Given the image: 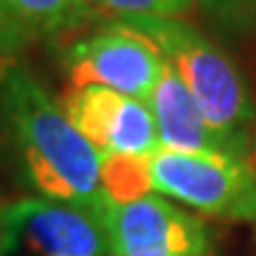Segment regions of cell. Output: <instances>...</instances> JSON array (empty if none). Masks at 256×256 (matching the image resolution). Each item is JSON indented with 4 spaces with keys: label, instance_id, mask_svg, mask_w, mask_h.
Instances as JSON below:
<instances>
[{
    "label": "cell",
    "instance_id": "6da1fadb",
    "mask_svg": "<svg viewBox=\"0 0 256 256\" xmlns=\"http://www.w3.org/2000/svg\"><path fill=\"white\" fill-rule=\"evenodd\" d=\"M0 115L29 183L44 199L104 214L110 202L100 183L102 152L86 142L29 68L18 63L0 68Z\"/></svg>",
    "mask_w": 256,
    "mask_h": 256
},
{
    "label": "cell",
    "instance_id": "7a4b0ae2",
    "mask_svg": "<svg viewBox=\"0 0 256 256\" xmlns=\"http://www.w3.org/2000/svg\"><path fill=\"white\" fill-rule=\"evenodd\" d=\"M144 32L162 50L170 68L191 92L209 126L230 142L248 149V123L254 120V102L236 63L212 40L178 18H136L128 21Z\"/></svg>",
    "mask_w": 256,
    "mask_h": 256
},
{
    "label": "cell",
    "instance_id": "3957f363",
    "mask_svg": "<svg viewBox=\"0 0 256 256\" xmlns=\"http://www.w3.org/2000/svg\"><path fill=\"white\" fill-rule=\"evenodd\" d=\"M152 191L220 220H256V170L248 160L157 149L149 157Z\"/></svg>",
    "mask_w": 256,
    "mask_h": 256
},
{
    "label": "cell",
    "instance_id": "277c9868",
    "mask_svg": "<svg viewBox=\"0 0 256 256\" xmlns=\"http://www.w3.org/2000/svg\"><path fill=\"white\" fill-rule=\"evenodd\" d=\"M165 66L162 50L128 21H112L63 52L71 86H108L144 102L154 92Z\"/></svg>",
    "mask_w": 256,
    "mask_h": 256
},
{
    "label": "cell",
    "instance_id": "5b68a950",
    "mask_svg": "<svg viewBox=\"0 0 256 256\" xmlns=\"http://www.w3.org/2000/svg\"><path fill=\"white\" fill-rule=\"evenodd\" d=\"M0 248L8 256H108L102 217L55 199H18L0 209Z\"/></svg>",
    "mask_w": 256,
    "mask_h": 256
},
{
    "label": "cell",
    "instance_id": "8992f818",
    "mask_svg": "<svg viewBox=\"0 0 256 256\" xmlns=\"http://www.w3.org/2000/svg\"><path fill=\"white\" fill-rule=\"evenodd\" d=\"M102 222L110 256H212L206 225L165 196L110 204Z\"/></svg>",
    "mask_w": 256,
    "mask_h": 256
},
{
    "label": "cell",
    "instance_id": "52a82bcc",
    "mask_svg": "<svg viewBox=\"0 0 256 256\" xmlns=\"http://www.w3.org/2000/svg\"><path fill=\"white\" fill-rule=\"evenodd\" d=\"M60 104L71 123L102 154L152 157L160 149L154 115L144 100L108 86H71Z\"/></svg>",
    "mask_w": 256,
    "mask_h": 256
},
{
    "label": "cell",
    "instance_id": "ba28073f",
    "mask_svg": "<svg viewBox=\"0 0 256 256\" xmlns=\"http://www.w3.org/2000/svg\"><path fill=\"white\" fill-rule=\"evenodd\" d=\"M149 110L154 115L157 136L162 149L176 152H206V154H230L248 160V152L240 144L230 142L228 136L214 131L204 118L202 108L191 97V92L178 78V74L165 66L154 92L146 100Z\"/></svg>",
    "mask_w": 256,
    "mask_h": 256
},
{
    "label": "cell",
    "instance_id": "9c48e42d",
    "mask_svg": "<svg viewBox=\"0 0 256 256\" xmlns=\"http://www.w3.org/2000/svg\"><path fill=\"white\" fill-rule=\"evenodd\" d=\"M89 10V0H0V55L26 50L78 24Z\"/></svg>",
    "mask_w": 256,
    "mask_h": 256
},
{
    "label": "cell",
    "instance_id": "30bf717a",
    "mask_svg": "<svg viewBox=\"0 0 256 256\" xmlns=\"http://www.w3.org/2000/svg\"><path fill=\"white\" fill-rule=\"evenodd\" d=\"M100 183L110 204H131L152 191L149 157L134 154H102Z\"/></svg>",
    "mask_w": 256,
    "mask_h": 256
},
{
    "label": "cell",
    "instance_id": "8fae6325",
    "mask_svg": "<svg viewBox=\"0 0 256 256\" xmlns=\"http://www.w3.org/2000/svg\"><path fill=\"white\" fill-rule=\"evenodd\" d=\"M94 10L118 16L120 21L136 18H176L186 14L196 0H89Z\"/></svg>",
    "mask_w": 256,
    "mask_h": 256
},
{
    "label": "cell",
    "instance_id": "7c38bea8",
    "mask_svg": "<svg viewBox=\"0 0 256 256\" xmlns=\"http://www.w3.org/2000/svg\"><path fill=\"white\" fill-rule=\"evenodd\" d=\"M248 165L256 170V136H254V146H251V152H248Z\"/></svg>",
    "mask_w": 256,
    "mask_h": 256
},
{
    "label": "cell",
    "instance_id": "4fadbf2b",
    "mask_svg": "<svg viewBox=\"0 0 256 256\" xmlns=\"http://www.w3.org/2000/svg\"><path fill=\"white\" fill-rule=\"evenodd\" d=\"M0 256H8V254H6V251H3V248H0Z\"/></svg>",
    "mask_w": 256,
    "mask_h": 256
}]
</instances>
